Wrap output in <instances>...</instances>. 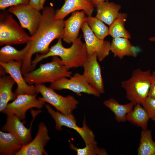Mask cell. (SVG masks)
Here are the masks:
<instances>
[{
  "label": "cell",
  "mask_w": 155,
  "mask_h": 155,
  "mask_svg": "<svg viewBox=\"0 0 155 155\" xmlns=\"http://www.w3.org/2000/svg\"><path fill=\"white\" fill-rule=\"evenodd\" d=\"M30 40L24 48L18 50L10 45H6L0 50V62L7 63L13 60L22 63L25 60L31 46Z\"/></svg>",
  "instance_id": "ffe728a7"
},
{
  "label": "cell",
  "mask_w": 155,
  "mask_h": 155,
  "mask_svg": "<svg viewBox=\"0 0 155 155\" xmlns=\"http://www.w3.org/2000/svg\"><path fill=\"white\" fill-rule=\"evenodd\" d=\"M7 11L17 17L21 26L28 30L31 36L35 34L42 17L40 10L29 4L10 7Z\"/></svg>",
  "instance_id": "9c48e42d"
},
{
  "label": "cell",
  "mask_w": 155,
  "mask_h": 155,
  "mask_svg": "<svg viewBox=\"0 0 155 155\" xmlns=\"http://www.w3.org/2000/svg\"><path fill=\"white\" fill-rule=\"evenodd\" d=\"M29 4L35 8L41 10L40 0H29Z\"/></svg>",
  "instance_id": "1f68e13d"
},
{
  "label": "cell",
  "mask_w": 155,
  "mask_h": 155,
  "mask_svg": "<svg viewBox=\"0 0 155 155\" xmlns=\"http://www.w3.org/2000/svg\"><path fill=\"white\" fill-rule=\"evenodd\" d=\"M86 21L94 35L99 39L104 40L109 35V28L96 17L87 16Z\"/></svg>",
  "instance_id": "4316f807"
},
{
  "label": "cell",
  "mask_w": 155,
  "mask_h": 155,
  "mask_svg": "<svg viewBox=\"0 0 155 155\" xmlns=\"http://www.w3.org/2000/svg\"><path fill=\"white\" fill-rule=\"evenodd\" d=\"M35 86L37 93H40L42 96L38 98L44 102L50 104L62 114H71L77 107L79 102L72 96H63L50 87H48L43 84H36Z\"/></svg>",
  "instance_id": "52a82bcc"
},
{
  "label": "cell",
  "mask_w": 155,
  "mask_h": 155,
  "mask_svg": "<svg viewBox=\"0 0 155 155\" xmlns=\"http://www.w3.org/2000/svg\"><path fill=\"white\" fill-rule=\"evenodd\" d=\"M29 0H0V9L3 10L9 7L28 4L29 3Z\"/></svg>",
  "instance_id": "f546056e"
},
{
  "label": "cell",
  "mask_w": 155,
  "mask_h": 155,
  "mask_svg": "<svg viewBox=\"0 0 155 155\" xmlns=\"http://www.w3.org/2000/svg\"><path fill=\"white\" fill-rule=\"evenodd\" d=\"M50 138L48 129L44 123L40 122L38 126L36 135L27 145L23 146L16 155H47L44 147Z\"/></svg>",
  "instance_id": "9a60e30c"
},
{
  "label": "cell",
  "mask_w": 155,
  "mask_h": 155,
  "mask_svg": "<svg viewBox=\"0 0 155 155\" xmlns=\"http://www.w3.org/2000/svg\"><path fill=\"white\" fill-rule=\"evenodd\" d=\"M126 117V121L133 124L141 127L143 130L147 129L150 118L148 112L141 104H136Z\"/></svg>",
  "instance_id": "cb8c5ba5"
},
{
  "label": "cell",
  "mask_w": 155,
  "mask_h": 155,
  "mask_svg": "<svg viewBox=\"0 0 155 155\" xmlns=\"http://www.w3.org/2000/svg\"><path fill=\"white\" fill-rule=\"evenodd\" d=\"M23 146L12 134L0 131V154L16 155Z\"/></svg>",
  "instance_id": "7402d4cb"
},
{
  "label": "cell",
  "mask_w": 155,
  "mask_h": 155,
  "mask_svg": "<svg viewBox=\"0 0 155 155\" xmlns=\"http://www.w3.org/2000/svg\"><path fill=\"white\" fill-rule=\"evenodd\" d=\"M149 40L150 41L155 42V36L150 37Z\"/></svg>",
  "instance_id": "e575fe53"
},
{
  "label": "cell",
  "mask_w": 155,
  "mask_h": 155,
  "mask_svg": "<svg viewBox=\"0 0 155 155\" xmlns=\"http://www.w3.org/2000/svg\"><path fill=\"white\" fill-rule=\"evenodd\" d=\"M126 13L119 12L117 18L109 28V35L113 38H131L130 34L125 27L127 18Z\"/></svg>",
  "instance_id": "d4e9b609"
},
{
  "label": "cell",
  "mask_w": 155,
  "mask_h": 155,
  "mask_svg": "<svg viewBox=\"0 0 155 155\" xmlns=\"http://www.w3.org/2000/svg\"><path fill=\"white\" fill-rule=\"evenodd\" d=\"M137 151L138 155H155V142L152 139L151 130L142 129Z\"/></svg>",
  "instance_id": "484cf974"
},
{
  "label": "cell",
  "mask_w": 155,
  "mask_h": 155,
  "mask_svg": "<svg viewBox=\"0 0 155 155\" xmlns=\"http://www.w3.org/2000/svg\"><path fill=\"white\" fill-rule=\"evenodd\" d=\"M94 6L90 0H65L61 7L56 10L54 19H64L71 13L81 10L87 16H92Z\"/></svg>",
  "instance_id": "e0dca14e"
},
{
  "label": "cell",
  "mask_w": 155,
  "mask_h": 155,
  "mask_svg": "<svg viewBox=\"0 0 155 155\" xmlns=\"http://www.w3.org/2000/svg\"><path fill=\"white\" fill-rule=\"evenodd\" d=\"M52 57L51 62L42 64L37 69L23 75L28 84L51 83L61 78L71 76L72 72L67 69L61 58Z\"/></svg>",
  "instance_id": "3957f363"
},
{
  "label": "cell",
  "mask_w": 155,
  "mask_h": 155,
  "mask_svg": "<svg viewBox=\"0 0 155 155\" xmlns=\"http://www.w3.org/2000/svg\"><path fill=\"white\" fill-rule=\"evenodd\" d=\"M81 29L85 41L88 56L95 53L98 59L102 61L108 56L111 51L110 42L96 37L86 21L83 23Z\"/></svg>",
  "instance_id": "8fae6325"
},
{
  "label": "cell",
  "mask_w": 155,
  "mask_h": 155,
  "mask_svg": "<svg viewBox=\"0 0 155 155\" xmlns=\"http://www.w3.org/2000/svg\"><path fill=\"white\" fill-rule=\"evenodd\" d=\"M70 149L76 152L78 155H107L106 151L102 148H98L97 144H91L87 145L82 148H78L75 146L69 140Z\"/></svg>",
  "instance_id": "83f0119b"
},
{
  "label": "cell",
  "mask_w": 155,
  "mask_h": 155,
  "mask_svg": "<svg viewBox=\"0 0 155 155\" xmlns=\"http://www.w3.org/2000/svg\"><path fill=\"white\" fill-rule=\"evenodd\" d=\"M96 7L97 12L95 17L110 26L118 16L121 6L106 0L99 3Z\"/></svg>",
  "instance_id": "d6986e66"
},
{
  "label": "cell",
  "mask_w": 155,
  "mask_h": 155,
  "mask_svg": "<svg viewBox=\"0 0 155 155\" xmlns=\"http://www.w3.org/2000/svg\"><path fill=\"white\" fill-rule=\"evenodd\" d=\"M84 11H77L72 13L71 16L64 20V32L62 39L69 44L78 38L80 29L86 21V17Z\"/></svg>",
  "instance_id": "2e32d148"
},
{
  "label": "cell",
  "mask_w": 155,
  "mask_h": 155,
  "mask_svg": "<svg viewBox=\"0 0 155 155\" xmlns=\"http://www.w3.org/2000/svg\"><path fill=\"white\" fill-rule=\"evenodd\" d=\"M141 105L148 112L150 119L155 121V98L148 96Z\"/></svg>",
  "instance_id": "f1b7e54d"
},
{
  "label": "cell",
  "mask_w": 155,
  "mask_h": 155,
  "mask_svg": "<svg viewBox=\"0 0 155 155\" xmlns=\"http://www.w3.org/2000/svg\"><path fill=\"white\" fill-rule=\"evenodd\" d=\"M46 0H40V5L41 10H42L44 8V5Z\"/></svg>",
  "instance_id": "836d02e7"
},
{
  "label": "cell",
  "mask_w": 155,
  "mask_h": 155,
  "mask_svg": "<svg viewBox=\"0 0 155 155\" xmlns=\"http://www.w3.org/2000/svg\"><path fill=\"white\" fill-rule=\"evenodd\" d=\"M69 78L64 77L51 83L50 87L54 90H68L79 96L82 93L99 97L100 94L88 83L83 74L78 73Z\"/></svg>",
  "instance_id": "ba28073f"
},
{
  "label": "cell",
  "mask_w": 155,
  "mask_h": 155,
  "mask_svg": "<svg viewBox=\"0 0 155 155\" xmlns=\"http://www.w3.org/2000/svg\"><path fill=\"white\" fill-rule=\"evenodd\" d=\"M13 78L9 75H3L0 78V111L5 109L8 102L14 100L17 96L12 91L16 84Z\"/></svg>",
  "instance_id": "44dd1931"
},
{
  "label": "cell",
  "mask_w": 155,
  "mask_h": 155,
  "mask_svg": "<svg viewBox=\"0 0 155 155\" xmlns=\"http://www.w3.org/2000/svg\"><path fill=\"white\" fill-rule=\"evenodd\" d=\"M103 104L114 113L115 120L119 122L127 121L126 115L133 109L135 105L131 102L124 104H121L113 98L105 100Z\"/></svg>",
  "instance_id": "603a6c76"
},
{
  "label": "cell",
  "mask_w": 155,
  "mask_h": 155,
  "mask_svg": "<svg viewBox=\"0 0 155 155\" xmlns=\"http://www.w3.org/2000/svg\"><path fill=\"white\" fill-rule=\"evenodd\" d=\"M95 7H96L97 5L100 3L106 0H90Z\"/></svg>",
  "instance_id": "d6a6232c"
},
{
  "label": "cell",
  "mask_w": 155,
  "mask_h": 155,
  "mask_svg": "<svg viewBox=\"0 0 155 155\" xmlns=\"http://www.w3.org/2000/svg\"><path fill=\"white\" fill-rule=\"evenodd\" d=\"M42 17L38 28L31 36V46L26 57L22 63L21 69L24 73L33 69L32 66V55L35 53L44 54L49 51V45L55 39H62L64 32V19L56 20V10L51 6H46L42 10Z\"/></svg>",
  "instance_id": "6da1fadb"
},
{
  "label": "cell",
  "mask_w": 155,
  "mask_h": 155,
  "mask_svg": "<svg viewBox=\"0 0 155 155\" xmlns=\"http://www.w3.org/2000/svg\"><path fill=\"white\" fill-rule=\"evenodd\" d=\"M0 13V45L24 44L30 39V36L5 9Z\"/></svg>",
  "instance_id": "5b68a950"
},
{
  "label": "cell",
  "mask_w": 155,
  "mask_h": 155,
  "mask_svg": "<svg viewBox=\"0 0 155 155\" xmlns=\"http://www.w3.org/2000/svg\"><path fill=\"white\" fill-rule=\"evenodd\" d=\"M41 111L32 112L33 119L29 128L26 127L23 122L14 115H8L5 124L3 127L2 131L7 132L13 135L23 146L29 144L32 140L31 133L32 123L36 115Z\"/></svg>",
  "instance_id": "7c38bea8"
},
{
  "label": "cell",
  "mask_w": 155,
  "mask_h": 155,
  "mask_svg": "<svg viewBox=\"0 0 155 155\" xmlns=\"http://www.w3.org/2000/svg\"><path fill=\"white\" fill-rule=\"evenodd\" d=\"M148 96L155 98V71H153L152 73Z\"/></svg>",
  "instance_id": "4dcf8cb0"
},
{
  "label": "cell",
  "mask_w": 155,
  "mask_h": 155,
  "mask_svg": "<svg viewBox=\"0 0 155 155\" xmlns=\"http://www.w3.org/2000/svg\"><path fill=\"white\" fill-rule=\"evenodd\" d=\"M22 63L12 60L7 63L0 62L6 73L13 78L17 85L14 92L17 96L20 94L34 95L37 93L35 86L30 85L26 82L22 76L21 67Z\"/></svg>",
  "instance_id": "4fadbf2b"
},
{
  "label": "cell",
  "mask_w": 155,
  "mask_h": 155,
  "mask_svg": "<svg viewBox=\"0 0 155 155\" xmlns=\"http://www.w3.org/2000/svg\"><path fill=\"white\" fill-rule=\"evenodd\" d=\"M45 106L47 111L55 122V128L57 130H61L62 126H65L76 131L86 145L97 144L95 140V136L92 131L86 124L85 118L83 122V126L81 127L77 125L76 121L72 113L68 115L63 114L58 111H55L48 104H45Z\"/></svg>",
  "instance_id": "8992f818"
},
{
  "label": "cell",
  "mask_w": 155,
  "mask_h": 155,
  "mask_svg": "<svg viewBox=\"0 0 155 155\" xmlns=\"http://www.w3.org/2000/svg\"><path fill=\"white\" fill-rule=\"evenodd\" d=\"M140 49L132 45L129 39L124 38H113L111 43V51L115 57L122 59L125 56L136 57Z\"/></svg>",
  "instance_id": "ac0fdd59"
},
{
  "label": "cell",
  "mask_w": 155,
  "mask_h": 155,
  "mask_svg": "<svg viewBox=\"0 0 155 155\" xmlns=\"http://www.w3.org/2000/svg\"><path fill=\"white\" fill-rule=\"evenodd\" d=\"M83 75L89 84L100 94L104 93L100 66L95 53L88 56L84 63Z\"/></svg>",
  "instance_id": "5bb4252c"
},
{
  "label": "cell",
  "mask_w": 155,
  "mask_h": 155,
  "mask_svg": "<svg viewBox=\"0 0 155 155\" xmlns=\"http://www.w3.org/2000/svg\"><path fill=\"white\" fill-rule=\"evenodd\" d=\"M152 73L150 69L134 70L131 77L121 82V86L126 92V97L135 104H141L148 96Z\"/></svg>",
  "instance_id": "277c9868"
},
{
  "label": "cell",
  "mask_w": 155,
  "mask_h": 155,
  "mask_svg": "<svg viewBox=\"0 0 155 155\" xmlns=\"http://www.w3.org/2000/svg\"><path fill=\"white\" fill-rule=\"evenodd\" d=\"M62 39H58L56 43L51 46L46 54L36 55L31 61L32 68L34 69L37 63L42 59L54 56L60 57L68 70L82 67L88 55L85 44L82 41L81 36L68 48L63 45Z\"/></svg>",
  "instance_id": "7a4b0ae2"
},
{
  "label": "cell",
  "mask_w": 155,
  "mask_h": 155,
  "mask_svg": "<svg viewBox=\"0 0 155 155\" xmlns=\"http://www.w3.org/2000/svg\"><path fill=\"white\" fill-rule=\"evenodd\" d=\"M36 94L19 95L12 102L7 104L1 112L7 115H14L21 121L24 120L28 110L33 108L40 109L45 104V102L36 98Z\"/></svg>",
  "instance_id": "30bf717a"
}]
</instances>
